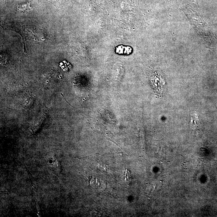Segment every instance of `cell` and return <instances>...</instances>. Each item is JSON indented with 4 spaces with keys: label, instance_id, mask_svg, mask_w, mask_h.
Listing matches in <instances>:
<instances>
[{
    "label": "cell",
    "instance_id": "cell-1",
    "mask_svg": "<svg viewBox=\"0 0 217 217\" xmlns=\"http://www.w3.org/2000/svg\"><path fill=\"white\" fill-rule=\"evenodd\" d=\"M90 184L94 189L99 190L102 189L104 185V183L102 180L99 178H94L92 179L90 181Z\"/></svg>",
    "mask_w": 217,
    "mask_h": 217
},
{
    "label": "cell",
    "instance_id": "cell-2",
    "mask_svg": "<svg viewBox=\"0 0 217 217\" xmlns=\"http://www.w3.org/2000/svg\"><path fill=\"white\" fill-rule=\"evenodd\" d=\"M123 175L125 181L127 182H130L132 180V174L128 170L125 169L124 171Z\"/></svg>",
    "mask_w": 217,
    "mask_h": 217
},
{
    "label": "cell",
    "instance_id": "cell-3",
    "mask_svg": "<svg viewBox=\"0 0 217 217\" xmlns=\"http://www.w3.org/2000/svg\"><path fill=\"white\" fill-rule=\"evenodd\" d=\"M97 167H98V169L104 173H106V172L108 171V170H109V166L105 164H99Z\"/></svg>",
    "mask_w": 217,
    "mask_h": 217
}]
</instances>
